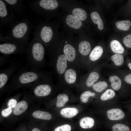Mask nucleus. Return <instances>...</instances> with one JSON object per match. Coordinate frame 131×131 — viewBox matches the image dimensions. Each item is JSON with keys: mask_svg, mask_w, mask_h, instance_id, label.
<instances>
[{"mask_svg": "<svg viewBox=\"0 0 131 131\" xmlns=\"http://www.w3.org/2000/svg\"><path fill=\"white\" fill-rule=\"evenodd\" d=\"M7 35L3 37L0 35V42L12 41L28 46L30 34L33 26L30 20L25 17L17 21L11 27Z\"/></svg>", "mask_w": 131, "mask_h": 131, "instance_id": "1", "label": "nucleus"}, {"mask_svg": "<svg viewBox=\"0 0 131 131\" xmlns=\"http://www.w3.org/2000/svg\"><path fill=\"white\" fill-rule=\"evenodd\" d=\"M44 53L42 43L34 36L27 47L26 53L27 66L31 69L38 70L43 64Z\"/></svg>", "mask_w": 131, "mask_h": 131, "instance_id": "2", "label": "nucleus"}, {"mask_svg": "<svg viewBox=\"0 0 131 131\" xmlns=\"http://www.w3.org/2000/svg\"><path fill=\"white\" fill-rule=\"evenodd\" d=\"M42 73L38 70L31 69L20 70L12 78L11 83L16 85L34 83L42 79Z\"/></svg>", "mask_w": 131, "mask_h": 131, "instance_id": "3", "label": "nucleus"}, {"mask_svg": "<svg viewBox=\"0 0 131 131\" xmlns=\"http://www.w3.org/2000/svg\"><path fill=\"white\" fill-rule=\"evenodd\" d=\"M17 21L12 8L5 0H0V26L11 27Z\"/></svg>", "mask_w": 131, "mask_h": 131, "instance_id": "4", "label": "nucleus"}, {"mask_svg": "<svg viewBox=\"0 0 131 131\" xmlns=\"http://www.w3.org/2000/svg\"><path fill=\"white\" fill-rule=\"evenodd\" d=\"M0 43V52L5 55L26 53L28 46L15 41H8Z\"/></svg>", "mask_w": 131, "mask_h": 131, "instance_id": "5", "label": "nucleus"}, {"mask_svg": "<svg viewBox=\"0 0 131 131\" xmlns=\"http://www.w3.org/2000/svg\"><path fill=\"white\" fill-rule=\"evenodd\" d=\"M18 62L11 63L6 69L2 70L0 72V88L1 89L5 85L9 79L12 76L19 66Z\"/></svg>", "mask_w": 131, "mask_h": 131, "instance_id": "6", "label": "nucleus"}, {"mask_svg": "<svg viewBox=\"0 0 131 131\" xmlns=\"http://www.w3.org/2000/svg\"><path fill=\"white\" fill-rule=\"evenodd\" d=\"M12 8L16 17H26V7L23 4L24 0H5Z\"/></svg>", "mask_w": 131, "mask_h": 131, "instance_id": "7", "label": "nucleus"}, {"mask_svg": "<svg viewBox=\"0 0 131 131\" xmlns=\"http://www.w3.org/2000/svg\"><path fill=\"white\" fill-rule=\"evenodd\" d=\"M37 82H36L37 85L33 90L34 94L39 97H44L49 95L51 90L50 86L47 84L40 83L38 84Z\"/></svg>", "mask_w": 131, "mask_h": 131, "instance_id": "8", "label": "nucleus"}, {"mask_svg": "<svg viewBox=\"0 0 131 131\" xmlns=\"http://www.w3.org/2000/svg\"><path fill=\"white\" fill-rule=\"evenodd\" d=\"M107 115L108 118L112 120L122 119L125 115L123 112L119 108L113 109L108 110Z\"/></svg>", "mask_w": 131, "mask_h": 131, "instance_id": "9", "label": "nucleus"}, {"mask_svg": "<svg viewBox=\"0 0 131 131\" xmlns=\"http://www.w3.org/2000/svg\"><path fill=\"white\" fill-rule=\"evenodd\" d=\"M67 59L65 55L62 54L58 57L56 64V69L60 74H63L67 67Z\"/></svg>", "mask_w": 131, "mask_h": 131, "instance_id": "10", "label": "nucleus"}, {"mask_svg": "<svg viewBox=\"0 0 131 131\" xmlns=\"http://www.w3.org/2000/svg\"><path fill=\"white\" fill-rule=\"evenodd\" d=\"M66 22L68 25L74 29H78L82 25L81 21L72 15L67 17Z\"/></svg>", "mask_w": 131, "mask_h": 131, "instance_id": "11", "label": "nucleus"}, {"mask_svg": "<svg viewBox=\"0 0 131 131\" xmlns=\"http://www.w3.org/2000/svg\"><path fill=\"white\" fill-rule=\"evenodd\" d=\"M63 51L68 61L72 62L74 60L76 56V52L73 46L70 44H66L64 47Z\"/></svg>", "mask_w": 131, "mask_h": 131, "instance_id": "12", "label": "nucleus"}, {"mask_svg": "<svg viewBox=\"0 0 131 131\" xmlns=\"http://www.w3.org/2000/svg\"><path fill=\"white\" fill-rule=\"evenodd\" d=\"M78 112L77 109L74 107H66L62 109L60 113L64 117L70 118L77 115Z\"/></svg>", "mask_w": 131, "mask_h": 131, "instance_id": "13", "label": "nucleus"}, {"mask_svg": "<svg viewBox=\"0 0 131 131\" xmlns=\"http://www.w3.org/2000/svg\"><path fill=\"white\" fill-rule=\"evenodd\" d=\"M28 104L25 101H21L16 105L14 107L13 113L16 115H20L25 112L28 107Z\"/></svg>", "mask_w": 131, "mask_h": 131, "instance_id": "14", "label": "nucleus"}, {"mask_svg": "<svg viewBox=\"0 0 131 131\" xmlns=\"http://www.w3.org/2000/svg\"><path fill=\"white\" fill-rule=\"evenodd\" d=\"M91 48V45L89 42L86 41H83L79 44V50L82 55L86 56L90 53Z\"/></svg>", "mask_w": 131, "mask_h": 131, "instance_id": "15", "label": "nucleus"}, {"mask_svg": "<svg viewBox=\"0 0 131 131\" xmlns=\"http://www.w3.org/2000/svg\"><path fill=\"white\" fill-rule=\"evenodd\" d=\"M110 46L112 50L116 54H122L124 51V49L121 43L118 41L112 40L110 43Z\"/></svg>", "mask_w": 131, "mask_h": 131, "instance_id": "16", "label": "nucleus"}, {"mask_svg": "<svg viewBox=\"0 0 131 131\" xmlns=\"http://www.w3.org/2000/svg\"><path fill=\"white\" fill-rule=\"evenodd\" d=\"M103 52L102 48L100 46H97L95 47L91 52L90 58L92 61L98 60L102 55Z\"/></svg>", "mask_w": 131, "mask_h": 131, "instance_id": "17", "label": "nucleus"}, {"mask_svg": "<svg viewBox=\"0 0 131 131\" xmlns=\"http://www.w3.org/2000/svg\"><path fill=\"white\" fill-rule=\"evenodd\" d=\"M64 78L66 82L70 84L74 83L75 81L76 74L75 71L72 69L67 70L64 74Z\"/></svg>", "mask_w": 131, "mask_h": 131, "instance_id": "18", "label": "nucleus"}, {"mask_svg": "<svg viewBox=\"0 0 131 131\" xmlns=\"http://www.w3.org/2000/svg\"><path fill=\"white\" fill-rule=\"evenodd\" d=\"M80 126L83 129H88L93 127L94 124V121L92 118L85 117L81 119L80 121Z\"/></svg>", "mask_w": 131, "mask_h": 131, "instance_id": "19", "label": "nucleus"}, {"mask_svg": "<svg viewBox=\"0 0 131 131\" xmlns=\"http://www.w3.org/2000/svg\"><path fill=\"white\" fill-rule=\"evenodd\" d=\"M32 115L36 118L44 120H50L52 117L51 115L48 112L40 110L34 112Z\"/></svg>", "mask_w": 131, "mask_h": 131, "instance_id": "20", "label": "nucleus"}, {"mask_svg": "<svg viewBox=\"0 0 131 131\" xmlns=\"http://www.w3.org/2000/svg\"><path fill=\"white\" fill-rule=\"evenodd\" d=\"M109 80L111 82V86L113 89L117 90L120 88L122 82L118 77L116 75L111 76L109 77Z\"/></svg>", "mask_w": 131, "mask_h": 131, "instance_id": "21", "label": "nucleus"}, {"mask_svg": "<svg viewBox=\"0 0 131 131\" xmlns=\"http://www.w3.org/2000/svg\"><path fill=\"white\" fill-rule=\"evenodd\" d=\"M72 14L73 16L81 21L85 20L87 16L86 12L80 8H74L72 11Z\"/></svg>", "mask_w": 131, "mask_h": 131, "instance_id": "22", "label": "nucleus"}, {"mask_svg": "<svg viewBox=\"0 0 131 131\" xmlns=\"http://www.w3.org/2000/svg\"><path fill=\"white\" fill-rule=\"evenodd\" d=\"M91 18L93 22L98 25V28L100 30L104 28V24L99 15L96 12H92L90 15Z\"/></svg>", "mask_w": 131, "mask_h": 131, "instance_id": "23", "label": "nucleus"}, {"mask_svg": "<svg viewBox=\"0 0 131 131\" xmlns=\"http://www.w3.org/2000/svg\"><path fill=\"white\" fill-rule=\"evenodd\" d=\"M99 78V75L97 73L92 72L89 74L86 81V84L88 87H90L93 85Z\"/></svg>", "mask_w": 131, "mask_h": 131, "instance_id": "24", "label": "nucleus"}, {"mask_svg": "<svg viewBox=\"0 0 131 131\" xmlns=\"http://www.w3.org/2000/svg\"><path fill=\"white\" fill-rule=\"evenodd\" d=\"M117 28L120 30L127 31L130 29L131 25V22L129 20H122L116 23Z\"/></svg>", "mask_w": 131, "mask_h": 131, "instance_id": "25", "label": "nucleus"}, {"mask_svg": "<svg viewBox=\"0 0 131 131\" xmlns=\"http://www.w3.org/2000/svg\"><path fill=\"white\" fill-rule=\"evenodd\" d=\"M56 104L57 107H62L69 100L68 96L65 94H60L58 95Z\"/></svg>", "mask_w": 131, "mask_h": 131, "instance_id": "26", "label": "nucleus"}, {"mask_svg": "<svg viewBox=\"0 0 131 131\" xmlns=\"http://www.w3.org/2000/svg\"><path fill=\"white\" fill-rule=\"evenodd\" d=\"M107 86V84L105 81L98 82L93 85L92 88L95 91L101 92L105 89Z\"/></svg>", "mask_w": 131, "mask_h": 131, "instance_id": "27", "label": "nucleus"}, {"mask_svg": "<svg viewBox=\"0 0 131 131\" xmlns=\"http://www.w3.org/2000/svg\"><path fill=\"white\" fill-rule=\"evenodd\" d=\"M112 60L115 64L117 66H120L123 64L124 62L123 56L121 54H116L111 57Z\"/></svg>", "mask_w": 131, "mask_h": 131, "instance_id": "28", "label": "nucleus"}, {"mask_svg": "<svg viewBox=\"0 0 131 131\" xmlns=\"http://www.w3.org/2000/svg\"><path fill=\"white\" fill-rule=\"evenodd\" d=\"M115 95V92L113 90L108 89L101 96L100 98L102 100H107L113 98Z\"/></svg>", "mask_w": 131, "mask_h": 131, "instance_id": "29", "label": "nucleus"}, {"mask_svg": "<svg viewBox=\"0 0 131 131\" xmlns=\"http://www.w3.org/2000/svg\"><path fill=\"white\" fill-rule=\"evenodd\" d=\"M95 95L94 92H92L90 91H86L83 92L81 96L80 99L81 101L83 103L87 102L90 97Z\"/></svg>", "mask_w": 131, "mask_h": 131, "instance_id": "30", "label": "nucleus"}, {"mask_svg": "<svg viewBox=\"0 0 131 131\" xmlns=\"http://www.w3.org/2000/svg\"><path fill=\"white\" fill-rule=\"evenodd\" d=\"M113 131H130L129 128L127 125L122 124H116L112 127Z\"/></svg>", "mask_w": 131, "mask_h": 131, "instance_id": "31", "label": "nucleus"}, {"mask_svg": "<svg viewBox=\"0 0 131 131\" xmlns=\"http://www.w3.org/2000/svg\"><path fill=\"white\" fill-rule=\"evenodd\" d=\"M71 127L68 124H65L56 128L54 131H71Z\"/></svg>", "mask_w": 131, "mask_h": 131, "instance_id": "32", "label": "nucleus"}, {"mask_svg": "<svg viewBox=\"0 0 131 131\" xmlns=\"http://www.w3.org/2000/svg\"><path fill=\"white\" fill-rule=\"evenodd\" d=\"M123 43L127 47L131 48V34L125 36L123 40Z\"/></svg>", "mask_w": 131, "mask_h": 131, "instance_id": "33", "label": "nucleus"}, {"mask_svg": "<svg viewBox=\"0 0 131 131\" xmlns=\"http://www.w3.org/2000/svg\"><path fill=\"white\" fill-rule=\"evenodd\" d=\"M12 109L10 107L3 109L1 111V115L4 117H7L9 115L12 111Z\"/></svg>", "mask_w": 131, "mask_h": 131, "instance_id": "34", "label": "nucleus"}, {"mask_svg": "<svg viewBox=\"0 0 131 131\" xmlns=\"http://www.w3.org/2000/svg\"><path fill=\"white\" fill-rule=\"evenodd\" d=\"M17 104L16 100L14 99H10L8 101V105L9 107L11 108H14Z\"/></svg>", "mask_w": 131, "mask_h": 131, "instance_id": "35", "label": "nucleus"}, {"mask_svg": "<svg viewBox=\"0 0 131 131\" xmlns=\"http://www.w3.org/2000/svg\"><path fill=\"white\" fill-rule=\"evenodd\" d=\"M0 66H1L6 63L8 60L6 57L0 56Z\"/></svg>", "mask_w": 131, "mask_h": 131, "instance_id": "36", "label": "nucleus"}, {"mask_svg": "<svg viewBox=\"0 0 131 131\" xmlns=\"http://www.w3.org/2000/svg\"><path fill=\"white\" fill-rule=\"evenodd\" d=\"M124 80L127 83L131 84V74L126 76L124 77Z\"/></svg>", "mask_w": 131, "mask_h": 131, "instance_id": "37", "label": "nucleus"}, {"mask_svg": "<svg viewBox=\"0 0 131 131\" xmlns=\"http://www.w3.org/2000/svg\"><path fill=\"white\" fill-rule=\"evenodd\" d=\"M32 131H41L37 128H35L33 129Z\"/></svg>", "mask_w": 131, "mask_h": 131, "instance_id": "38", "label": "nucleus"}, {"mask_svg": "<svg viewBox=\"0 0 131 131\" xmlns=\"http://www.w3.org/2000/svg\"><path fill=\"white\" fill-rule=\"evenodd\" d=\"M128 66L130 69L131 70V63H129Z\"/></svg>", "mask_w": 131, "mask_h": 131, "instance_id": "39", "label": "nucleus"}, {"mask_svg": "<svg viewBox=\"0 0 131 131\" xmlns=\"http://www.w3.org/2000/svg\"><path fill=\"white\" fill-rule=\"evenodd\" d=\"M66 43H67V41H66Z\"/></svg>", "mask_w": 131, "mask_h": 131, "instance_id": "40", "label": "nucleus"}]
</instances>
